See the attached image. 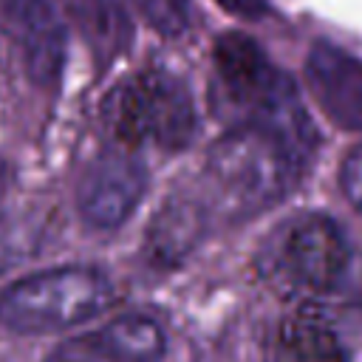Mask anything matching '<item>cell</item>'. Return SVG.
<instances>
[{
    "label": "cell",
    "mask_w": 362,
    "mask_h": 362,
    "mask_svg": "<svg viewBox=\"0 0 362 362\" xmlns=\"http://www.w3.org/2000/svg\"><path fill=\"white\" fill-rule=\"evenodd\" d=\"M215 99L240 116L238 124H255L308 161L317 150V130L297 96L291 79L266 57V51L246 34L229 31L218 37L212 51Z\"/></svg>",
    "instance_id": "1"
},
{
    "label": "cell",
    "mask_w": 362,
    "mask_h": 362,
    "mask_svg": "<svg viewBox=\"0 0 362 362\" xmlns=\"http://www.w3.org/2000/svg\"><path fill=\"white\" fill-rule=\"evenodd\" d=\"M305 164L283 139L255 124H235L206 153L204 209L221 218H246L280 201Z\"/></svg>",
    "instance_id": "2"
},
{
    "label": "cell",
    "mask_w": 362,
    "mask_h": 362,
    "mask_svg": "<svg viewBox=\"0 0 362 362\" xmlns=\"http://www.w3.org/2000/svg\"><path fill=\"white\" fill-rule=\"evenodd\" d=\"M116 303L110 277L90 266L28 274L0 291V325L14 334H51L79 325Z\"/></svg>",
    "instance_id": "3"
},
{
    "label": "cell",
    "mask_w": 362,
    "mask_h": 362,
    "mask_svg": "<svg viewBox=\"0 0 362 362\" xmlns=\"http://www.w3.org/2000/svg\"><path fill=\"white\" fill-rule=\"evenodd\" d=\"M105 122L130 147L181 150L195 136V105L189 88L170 71L147 68L124 79L105 102Z\"/></svg>",
    "instance_id": "4"
},
{
    "label": "cell",
    "mask_w": 362,
    "mask_h": 362,
    "mask_svg": "<svg viewBox=\"0 0 362 362\" xmlns=\"http://www.w3.org/2000/svg\"><path fill=\"white\" fill-rule=\"evenodd\" d=\"M280 266L294 286L317 294L331 291L348 266L345 235L325 215H303L283 235Z\"/></svg>",
    "instance_id": "5"
},
{
    "label": "cell",
    "mask_w": 362,
    "mask_h": 362,
    "mask_svg": "<svg viewBox=\"0 0 362 362\" xmlns=\"http://www.w3.org/2000/svg\"><path fill=\"white\" fill-rule=\"evenodd\" d=\"M144 170L139 161L107 153L96 158L79 178L76 206L88 226L93 229H116L122 226L139 206L144 195Z\"/></svg>",
    "instance_id": "6"
},
{
    "label": "cell",
    "mask_w": 362,
    "mask_h": 362,
    "mask_svg": "<svg viewBox=\"0 0 362 362\" xmlns=\"http://www.w3.org/2000/svg\"><path fill=\"white\" fill-rule=\"evenodd\" d=\"M164 351V328L150 317L127 314L65 339L45 362H161Z\"/></svg>",
    "instance_id": "7"
},
{
    "label": "cell",
    "mask_w": 362,
    "mask_h": 362,
    "mask_svg": "<svg viewBox=\"0 0 362 362\" xmlns=\"http://www.w3.org/2000/svg\"><path fill=\"white\" fill-rule=\"evenodd\" d=\"M28 76L51 88L65 62V25L51 0H0Z\"/></svg>",
    "instance_id": "8"
},
{
    "label": "cell",
    "mask_w": 362,
    "mask_h": 362,
    "mask_svg": "<svg viewBox=\"0 0 362 362\" xmlns=\"http://www.w3.org/2000/svg\"><path fill=\"white\" fill-rule=\"evenodd\" d=\"M305 79L322 113L342 130L362 133V62L331 42H314Z\"/></svg>",
    "instance_id": "9"
},
{
    "label": "cell",
    "mask_w": 362,
    "mask_h": 362,
    "mask_svg": "<svg viewBox=\"0 0 362 362\" xmlns=\"http://www.w3.org/2000/svg\"><path fill=\"white\" fill-rule=\"evenodd\" d=\"M272 362H345V351L320 311L297 308L274 331Z\"/></svg>",
    "instance_id": "10"
},
{
    "label": "cell",
    "mask_w": 362,
    "mask_h": 362,
    "mask_svg": "<svg viewBox=\"0 0 362 362\" xmlns=\"http://www.w3.org/2000/svg\"><path fill=\"white\" fill-rule=\"evenodd\" d=\"M71 23L99 62H110L133 42V23L122 0H62Z\"/></svg>",
    "instance_id": "11"
},
{
    "label": "cell",
    "mask_w": 362,
    "mask_h": 362,
    "mask_svg": "<svg viewBox=\"0 0 362 362\" xmlns=\"http://www.w3.org/2000/svg\"><path fill=\"white\" fill-rule=\"evenodd\" d=\"M201 226V206L192 204H173L164 209L161 218H156L153 226V252L156 257H170V255H181L198 235Z\"/></svg>",
    "instance_id": "12"
},
{
    "label": "cell",
    "mask_w": 362,
    "mask_h": 362,
    "mask_svg": "<svg viewBox=\"0 0 362 362\" xmlns=\"http://www.w3.org/2000/svg\"><path fill=\"white\" fill-rule=\"evenodd\" d=\"M130 3L144 17V23L164 37H178L189 25L192 0H130Z\"/></svg>",
    "instance_id": "13"
},
{
    "label": "cell",
    "mask_w": 362,
    "mask_h": 362,
    "mask_svg": "<svg viewBox=\"0 0 362 362\" xmlns=\"http://www.w3.org/2000/svg\"><path fill=\"white\" fill-rule=\"evenodd\" d=\"M339 184H342L345 198L354 204V209L362 212V144L354 147V150L348 153V158L342 161Z\"/></svg>",
    "instance_id": "14"
},
{
    "label": "cell",
    "mask_w": 362,
    "mask_h": 362,
    "mask_svg": "<svg viewBox=\"0 0 362 362\" xmlns=\"http://www.w3.org/2000/svg\"><path fill=\"white\" fill-rule=\"evenodd\" d=\"M215 3L240 20H260L269 11V0H215Z\"/></svg>",
    "instance_id": "15"
},
{
    "label": "cell",
    "mask_w": 362,
    "mask_h": 362,
    "mask_svg": "<svg viewBox=\"0 0 362 362\" xmlns=\"http://www.w3.org/2000/svg\"><path fill=\"white\" fill-rule=\"evenodd\" d=\"M14 257H17V252H14L11 235H3V232H0V269L8 266V263H14Z\"/></svg>",
    "instance_id": "16"
},
{
    "label": "cell",
    "mask_w": 362,
    "mask_h": 362,
    "mask_svg": "<svg viewBox=\"0 0 362 362\" xmlns=\"http://www.w3.org/2000/svg\"><path fill=\"white\" fill-rule=\"evenodd\" d=\"M6 189H8V167L0 161V198H3Z\"/></svg>",
    "instance_id": "17"
}]
</instances>
